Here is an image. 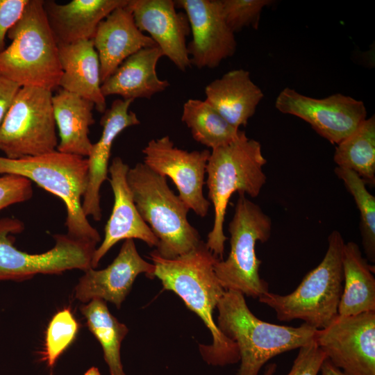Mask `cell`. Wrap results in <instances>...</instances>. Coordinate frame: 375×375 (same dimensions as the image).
<instances>
[{
	"instance_id": "cell-1",
	"label": "cell",
	"mask_w": 375,
	"mask_h": 375,
	"mask_svg": "<svg viewBox=\"0 0 375 375\" xmlns=\"http://www.w3.org/2000/svg\"><path fill=\"white\" fill-rule=\"evenodd\" d=\"M150 259L155 266L153 277L165 290L177 294L195 312L212 334L210 344H199L204 361L212 366L224 367L240 361L238 347L218 328L212 312L225 293L214 272L218 260L201 241L190 252L174 259H165L153 251Z\"/></svg>"
},
{
	"instance_id": "cell-2",
	"label": "cell",
	"mask_w": 375,
	"mask_h": 375,
	"mask_svg": "<svg viewBox=\"0 0 375 375\" xmlns=\"http://www.w3.org/2000/svg\"><path fill=\"white\" fill-rule=\"evenodd\" d=\"M217 308L218 328L238 349L237 375H258L271 358L307 344L319 330L306 323L294 327L262 321L252 313L238 291L226 290Z\"/></svg>"
},
{
	"instance_id": "cell-3",
	"label": "cell",
	"mask_w": 375,
	"mask_h": 375,
	"mask_svg": "<svg viewBox=\"0 0 375 375\" xmlns=\"http://www.w3.org/2000/svg\"><path fill=\"white\" fill-rule=\"evenodd\" d=\"M267 160L260 143L242 131L235 141L212 149L206 165L208 199L214 208V222L208 234L207 247L219 260H224V222L230 198L235 192L252 198L259 195L267 176Z\"/></svg>"
},
{
	"instance_id": "cell-4",
	"label": "cell",
	"mask_w": 375,
	"mask_h": 375,
	"mask_svg": "<svg viewBox=\"0 0 375 375\" xmlns=\"http://www.w3.org/2000/svg\"><path fill=\"white\" fill-rule=\"evenodd\" d=\"M10 44L0 53V74L19 87L53 91L62 76L58 45L47 19L43 0H28L7 34Z\"/></svg>"
},
{
	"instance_id": "cell-5",
	"label": "cell",
	"mask_w": 375,
	"mask_h": 375,
	"mask_svg": "<svg viewBox=\"0 0 375 375\" xmlns=\"http://www.w3.org/2000/svg\"><path fill=\"white\" fill-rule=\"evenodd\" d=\"M127 182L140 216L158 240L156 254L174 259L199 245L200 235L188 219L190 209L169 188L166 177L138 162L129 168Z\"/></svg>"
},
{
	"instance_id": "cell-6",
	"label": "cell",
	"mask_w": 375,
	"mask_h": 375,
	"mask_svg": "<svg viewBox=\"0 0 375 375\" xmlns=\"http://www.w3.org/2000/svg\"><path fill=\"white\" fill-rule=\"evenodd\" d=\"M344 243L341 233L333 231L328 237L322 260L292 292L281 295L268 292L258 298L259 301L272 308L279 321L301 319L319 330L328 326L338 317L343 290Z\"/></svg>"
},
{
	"instance_id": "cell-7",
	"label": "cell",
	"mask_w": 375,
	"mask_h": 375,
	"mask_svg": "<svg viewBox=\"0 0 375 375\" xmlns=\"http://www.w3.org/2000/svg\"><path fill=\"white\" fill-rule=\"evenodd\" d=\"M88 172L87 158L57 150L19 159L0 156V175L23 176L57 196L65 205L67 234L97 244L101 241L100 234L90 224L82 209Z\"/></svg>"
},
{
	"instance_id": "cell-8",
	"label": "cell",
	"mask_w": 375,
	"mask_h": 375,
	"mask_svg": "<svg viewBox=\"0 0 375 375\" xmlns=\"http://www.w3.org/2000/svg\"><path fill=\"white\" fill-rule=\"evenodd\" d=\"M272 222L261 208L239 193L235 212L228 224L231 249L226 260H217L214 272L223 288L254 299L269 292L267 281L259 274L262 261L256 252L257 242L271 236Z\"/></svg>"
},
{
	"instance_id": "cell-9",
	"label": "cell",
	"mask_w": 375,
	"mask_h": 375,
	"mask_svg": "<svg viewBox=\"0 0 375 375\" xmlns=\"http://www.w3.org/2000/svg\"><path fill=\"white\" fill-rule=\"evenodd\" d=\"M24 229L15 217L0 219V281H22L38 274H59L71 269L92 268L96 243L74 238L67 234L53 235L55 245L42 253L18 249L12 235Z\"/></svg>"
},
{
	"instance_id": "cell-10",
	"label": "cell",
	"mask_w": 375,
	"mask_h": 375,
	"mask_svg": "<svg viewBox=\"0 0 375 375\" xmlns=\"http://www.w3.org/2000/svg\"><path fill=\"white\" fill-rule=\"evenodd\" d=\"M52 91L20 87L0 128V150L10 159L54 151L58 144Z\"/></svg>"
},
{
	"instance_id": "cell-11",
	"label": "cell",
	"mask_w": 375,
	"mask_h": 375,
	"mask_svg": "<svg viewBox=\"0 0 375 375\" xmlns=\"http://www.w3.org/2000/svg\"><path fill=\"white\" fill-rule=\"evenodd\" d=\"M276 109L308 122L319 135L338 144L367 119L362 101L340 93L315 99L284 88L275 101Z\"/></svg>"
},
{
	"instance_id": "cell-12",
	"label": "cell",
	"mask_w": 375,
	"mask_h": 375,
	"mask_svg": "<svg viewBox=\"0 0 375 375\" xmlns=\"http://www.w3.org/2000/svg\"><path fill=\"white\" fill-rule=\"evenodd\" d=\"M315 340L347 375H375V311L339 316Z\"/></svg>"
},
{
	"instance_id": "cell-13",
	"label": "cell",
	"mask_w": 375,
	"mask_h": 375,
	"mask_svg": "<svg viewBox=\"0 0 375 375\" xmlns=\"http://www.w3.org/2000/svg\"><path fill=\"white\" fill-rule=\"evenodd\" d=\"M142 153L143 163L157 174L169 177L178 189L179 198L190 210L201 217L206 216L210 203L203 195V187L209 150L179 149L166 135L148 142Z\"/></svg>"
},
{
	"instance_id": "cell-14",
	"label": "cell",
	"mask_w": 375,
	"mask_h": 375,
	"mask_svg": "<svg viewBox=\"0 0 375 375\" xmlns=\"http://www.w3.org/2000/svg\"><path fill=\"white\" fill-rule=\"evenodd\" d=\"M189 21L192 39L187 44L191 65L215 68L236 49L235 33L227 26L220 0H176Z\"/></svg>"
},
{
	"instance_id": "cell-15",
	"label": "cell",
	"mask_w": 375,
	"mask_h": 375,
	"mask_svg": "<svg viewBox=\"0 0 375 375\" xmlns=\"http://www.w3.org/2000/svg\"><path fill=\"white\" fill-rule=\"evenodd\" d=\"M154 270V265L140 256L134 240H125L117 257L107 267L84 271L75 287L74 297L83 303L100 299L119 308L137 276L144 273L153 278Z\"/></svg>"
},
{
	"instance_id": "cell-16",
	"label": "cell",
	"mask_w": 375,
	"mask_h": 375,
	"mask_svg": "<svg viewBox=\"0 0 375 375\" xmlns=\"http://www.w3.org/2000/svg\"><path fill=\"white\" fill-rule=\"evenodd\" d=\"M126 7L138 29L147 32L162 53L181 71L192 65L186 38L190 27L185 12L172 0H128Z\"/></svg>"
},
{
	"instance_id": "cell-17",
	"label": "cell",
	"mask_w": 375,
	"mask_h": 375,
	"mask_svg": "<svg viewBox=\"0 0 375 375\" xmlns=\"http://www.w3.org/2000/svg\"><path fill=\"white\" fill-rule=\"evenodd\" d=\"M129 166L119 157L112 159L109 165L108 178L114 195L111 215L105 228L103 242L96 248L92 268H96L101 259L118 242L138 239L148 246L156 247L158 240L140 216L127 182Z\"/></svg>"
},
{
	"instance_id": "cell-18",
	"label": "cell",
	"mask_w": 375,
	"mask_h": 375,
	"mask_svg": "<svg viewBox=\"0 0 375 375\" xmlns=\"http://www.w3.org/2000/svg\"><path fill=\"white\" fill-rule=\"evenodd\" d=\"M133 100L117 99L106 110L100 120L103 129L99 140L92 144L89 156L88 184L83 197L82 209L85 216L94 221L101 219L100 188L108 179L109 160L112 144L126 128L140 124L135 112L129 110Z\"/></svg>"
},
{
	"instance_id": "cell-19",
	"label": "cell",
	"mask_w": 375,
	"mask_h": 375,
	"mask_svg": "<svg viewBox=\"0 0 375 375\" xmlns=\"http://www.w3.org/2000/svg\"><path fill=\"white\" fill-rule=\"evenodd\" d=\"M92 41L100 61L101 83L130 56L157 46L138 29L126 4L115 8L99 24Z\"/></svg>"
},
{
	"instance_id": "cell-20",
	"label": "cell",
	"mask_w": 375,
	"mask_h": 375,
	"mask_svg": "<svg viewBox=\"0 0 375 375\" xmlns=\"http://www.w3.org/2000/svg\"><path fill=\"white\" fill-rule=\"evenodd\" d=\"M128 0H72L60 4L43 1L44 12L58 44L92 40L99 24Z\"/></svg>"
},
{
	"instance_id": "cell-21",
	"label": "cell",
	"mask_w": 375,
	"mask_h": 375,
	"mask_svg": "<svg viewBox=\"0 0 375 375\" xmlns=\"http://www.w3.org/2000/svg\"><path fill=\"white\" fill-rule=\"evenodd\" d=\"M58 45L62 72L59 87L92 102L103 114L107 109L106 101L101 88L100 61L92 40Z\"/></svg>"
},
{
	"instance_id": "cell-22",
	"label": "cell",
	"mask_w": 375,
	"mask_h": 375,
	"mask_svg": "<svg viewBox=\"0 0 375 375\" xmlns=\"http://www.w3.org/2000/svg\"><path fill=\"white\" fill-rule=\"evenodd\" d=\"M162 53L158 46L143 48L130 56L101 85L106 97L119 95L122 99H151L166 90L169 83L161 80L156 65Z\"/></svg>"
},
{
	"instance_id": "cell-23",
	"label": "cell",
	"mask_w": 375,
	"mask_h": 375,
	"mask_svg": "<svg viewBox=\"0 0 375 375\" xmlns=\"http://www.w3.org/2000/svg\"><path fill=\"white\" fill-rule=\"evenodd\" d=\"M206 101L228 122L239 128L254 115L264 95L243 69H233L205 88Z\"/></svg>"
},
{
	"instance_id": "cell-24",
	"label": "cell",
	"mask_w": 375,
	"mask_h": 375,
	"mask_svg": "<svg viewBox=\"0 0 375 375\" xmlns=\"http://www.w3.org/2000/svg\"><path fill=\"white\" fill-rule=\"evenodd\" d=\"M55 122L60 141L56 150L87 158L92 143L90 126L94 124V104L74 93L60 89L52 97Z\"/></svg>"
},
{
	"instance_id": "cell-25",
	"label": "cell",
	"mask_w": 375,
	"mask_h": 375,
	"mask_svg": "<svg viewBox=\"0 0 375 375\" xmlns=\"http://www.w3.org/2000/svg\"><path fill=\"white\" fill-rule=\"evenodd\" d=\"M342 262L344 279L338 315L375 311L374 266L368 263L353 242L344 243Z\"/></svg>"
},
{
	"instance_id": "cell-26",
	"label": "cell",
	"mask_w": 375,
	"mask_h": 375,
	"mask_svg": "<svg viewBox=\"0 0 375 375\" xmlns=\"http://www.w3.org/2000/svg\"><path fill=\"white\" fill-rule=\"evenodd\" d=\"M87 326L100 343L103 358L110 375H125L121 360L122 342L127 335V326L109 311L106 301L94 299L80 307Z\"/></svg>"
},
{
	"instance_id": "cell-27",
	"label": "cell",
	"mask_w": 375,
	"mask_h": 375,
	"mask_svg": "<svg viewBox=\"0 0 375 375\" xmlns=\"http://www.w3.org/2000/svg\"><path fill=\"white\" fill-rule=\"evenodd\" d=\"M335 148L337 167L357 174L367 184L375 185V117L365 119Z\"/></svg>"
},
{
	"instance_id": "cell-28",
	"label": "cell",
	"mask_w": 375,
	"mask_h": 375,
	"mask_svg": "<svg viewBox=\"0 0 375 375\" xmlns=\"http://www.w3.org/2000/svg\"><path fill=\"white\" fill-rule=\"evenodd\" d=\"M181 120L197 142L211 149L235 141L243 131L232 126L206 101L199 99H190L183 104Z\"/></svg>"
},
{
	"instance_id": "cell-29",
	"label": "cell",
	"mask_w": 375,
	"mask_h": 375,
	"mask_svg": "<svg viewBox=\"0 0 375 375\" xmlns=\"http://www.w3.org/2000/svg\"><path fill=\"white\" fill-rule=\"evenodd\" d=\"M336 176L352 195L360 212L362 244L367 261L375 262V197L367 189L365 182L355 172L336 167Z\"/></svg>"
},
{
	"instance_id": "cell-30",
	"label": "cell",
	"mask_w": 375,
	"mask_h": 375,
	"mask_svg": "<svg viewBox=\"0 0 375 375\" xmlns=\"http://www.w3.org/2000/svg\"><path fill=\"white\" fill-rule=\"evenodd\" d=\"M79 324L69 308L57 312L49 322L45 335L42 360L53 369L62 353L75 340Z\"/></svg>"
},
{
	"instance_id": "cell-31",
	"label": "cell",
	"mask_w": 375,
	"mask_h": 375,
	"mask_svg": "<svg viewBox=\"0 0 375 375\" xmlns=\"http://www.w3.org/2000/svg\"><path fill=\"white\" fill-rule=\"evenodd\" d=\"M272 0H220L224 19L233 33L244 27L257 29L261 12Z\"/></svg>"
},
{
	"instance_id": "cell-32",
	"label": "cell",
	"mask_w": 375,
	"mask_h": 375,
	"mask_svg": "<svg viewBox=\"0 0 375 375\" xmlns=\"http://www.w3.org/2000/svg\"><path fill=\"white\" fill-rule=\"evenodd\" d=\"M33 195L32 182L15 174L0 175V210L26 201Z\"/></svg>"
},
{
	"instance_id": "cell-33",
	"label": "cell",
	"mask_w": 375,
	"mask_h": 375,
	"mask_svg": "<svg viewBox=\"0 0 375 375\" xmlns=\"http://www.w3.org/2000/svg\"><path fill=\"white\" fill-rule=\"evenodd\" d=\"M326 358L314 340L299 349L291 369L286 375H317Z\"/></svg>"
},
{
	"instance_id": "cell-34",
	"label": "cell",
	"mask_w": 375,
	"mask_h": 375,
	"mask_svg": "<svg viewBox=\"0 0 375 375\" xmlns=\"http://www.w3.org/2000/svg\"><path fill=\"white\" fill-rule=\"evenodd\" d=\"M28 0H0V53L6 48L8 31L23 13Z\"/></svg>"
},
{
	"instance_id": "cell-35",
	"label": "cell",
	"mask_w": 375,
	"mask_h": 375,
	"mask_svg": "<svg viewBox=\"0 0 375 375\" xmlns=\"http://www.w3.org/2000/svg\"><path fill=\"white\" fill-rule=\"evenodd\" d=\"M19 88L0 74V128Z\"/></svg>"
},
{
	"instance_id": "cell-36",
	"label": "cell",
	"mask_w": 375,
	"mask_h": 375,
	"mask_svg": "<svg viewBox=\"0 0 375 375\" xmlns=\"http://www.w3.org/2000/svg\"><path fill=\"white\" fill-rule=\"evenodd\" d=\"M321 375H347L335 367L328 358H326L320 368Z\"/></svg>"
},
{
	"instance_id": "cell-37",
	"label": "cell",
	"mask_w": 375,
	"mask_h": 375,
	"mask_svg": "<svg viewBox=\"0 0 375 375\" xmlns=\"http://www.w3.org/2000/svg\"><path fill=\"white\" fill-rule=\"evenodd\" d=\"M277 368V365L275 363H271L265 367L263 375H274Z\"/></svg>"
},
{
	"instance_id": "cell-38",
	"label": "cell",
	"mask_w": 375,
	"mask_h": 375,
	"mask_svg": "<svg viewBox=\"0 0 375 375\" xmlns=\"http://www.w3.org/2000/svg\"><path fill=\"white\" fill-rule=\"evenodd\" d=\"M84 375H101V374L97 367H92L86 371Z\"/></svg>"
}]
</instances>
